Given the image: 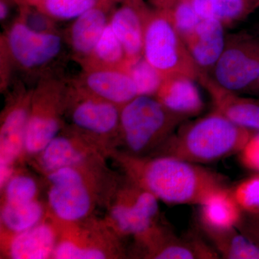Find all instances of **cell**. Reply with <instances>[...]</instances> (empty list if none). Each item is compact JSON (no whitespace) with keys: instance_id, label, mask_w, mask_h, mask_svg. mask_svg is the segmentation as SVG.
<instances>
[{"instance_id":"36","label":"cell","mask_w":259,"mask_h":259,"mask_svg":"<svg viewBox=\"0 0 259 259\" xmlns=\"http://www.w3.org/2000/svg\"><path fill=\"white\" fill-rule=\"evenodd\" d=\"M247 93L252 94V95H257V96L259 97V77L258 79L256 80V81L252 85L251 88L248 90Z\"/></svg>"},{"instance_id":"31","label":"cell","mask_w":259,"mask_h":259,"mask_svg":"<svg viewBox=\"0 0 259 259\" xmlns=\"http://www.w3.org/2000/svg\"><path fill=\"white\" fill-rule=\"evenodd\" d=\"M167 10L174 26L183 40L195 30L202 19L196 13L190 0H179Z\"/></svg>"},{"instance_id":"16","label":"cell","mask_w":259,"mask_h":259,"mask_svg":"<svg viewBox=\"0 0 259 259\" xmlns=\"http://www.w3.org/2000/svg\"><path fill=\"white\" fill-rule=\"evenodd\" d=\"M71 83L120 107L139 96L134 80L125 69H83Z\"/></svg>"},{"instance_id":"21","label":"cell","mask_w":259,"mask_h":259,"mask_svg":"<svg viewBox=\"0 0 259 259\" xmlns=\"http://www.w3.org/2000/svg\"><path fill=\"white\" fill-rule=\"evenodd\" d=\"M155 97L168 110L186 120L198 115L204 107L195 80L183 75L164 78Z\"/></svg>"},{"instance_id":"35","label":"cell","mask_w":259,"mask_h":259,"mask_svg":"<svg viewBox=\"0 0 259 259\" xmlns=\"http://www.w3.org/2000/svg\"><path fill=\"white\" fill-rule=\"evenodd\" d=\"M10 0H0V20L4 22L8 20L9 17L10 8L9 5Z\"/></svg>"},{"instance_id":"15","label":"cell","mask_w":259,"mask_h":259,"mask_svg":"<svg viewBox=\"0 0 259 259\" xmlns=\"http://www.w3.org/2000/svg\"><path fill=\"white\" fill-rule=\"evenodd\" d=\"M151 10L146 0H123L112 13L109 23L125 50L126 66L143 57L145 28Z\"/></svg>"},{"instance_id":"1","label":"cell","mask_w":259,"mask_h":259,"mask_svg":"<svg viewBox=\"0 0 259 259\" xmlns=\"http://www.w3.org/2000/svg\"><path fill=\"white\" fill-rule=\"evenodd\" d=\"M110 157L125 176L169 205H199L226 186L216 172L171 156H136L114 150Z\"/></svg>"},{"instance_id":"7","label":"cell","mask_w":259,"mask_h":259,"mask_svg":"<svg viewBox=\"0 0 259 259\" xmlns=\"http://www.w3.org/2000/svg\"><path fill=\"white\" fill-rule=\"evenodd\" d=\"M69 83L66 125L109 156L118 141L121 107Z\"/></svg>"},{"instance_id":"25","label":"cell","mask_w":259,"mask_h":259,"mask_svg":"<svg viewBox=\"0 0 259 259\" xmlns=\"http://www.w3.org/2000/svg\"><path fill=\"white\" fill-rule=\"evenodd\" d=\"M220 256L227 259H259V245L238 228H201Z\"/></svg>"},{"instance_id":"32","label":"cell","mask_w":259,"mask_h":259,"mask_svg":"<svg viewBox=\"0 0 259 259\" xmlns=\"http://www.w3.org/2000/svg\"><path fill=\"white\" fill-rule=\"evenodd\" d=\"M240 162L248 169L259 172V131H255L238 153Z\"/></svg>"},{"instance_id":"20","label":"cell","mask_w":259,"mask_h":259,"mask_svg":"<svg viewBox=\"0 0 259 259\" xmlns=\"http://www.w3.org/2000/svg\"><path fill=\"white\" fill-rule=\"evenodd\" d=\"M225 25L214 19H202L197 28L184 39L194 62L202 74H209L225 49Z\"/></svg>"},{"instance_id":"18","label":"cell","mask_w":259,"mask_h":259,"mask_svg":"<svg viewBox=\"0 0 259 259\" xmlns=\"http://www.w3.org/2000/svg\"><path fill=\"white\" fill-rule=\"evenodd\" d=\"M117 3H105L95 7L74 20L68 30V44L76 61L82 64L100 40Z\"/></svg>"},{"instance_id":"2","label":"cell","mask_w":259,"mask_h":259,"mask_svg":"<svg viewBox=\"0 0 259 259\" xmlns=\"http://www.w3.org/2000/svg\"><path fill=\"white\" fill-rule=\"evenodd\" d=\"M116 178L106 161L66 167L45 175L49 213L59 223L79 222L90 217L105 200Z\"/></svg>"},{"instance_id":"9","label":"cell","mask_w":259,"mask_h":259,"mask_svg":"<svg viewBox=\"0 0 259 259\" xmlns=\"http://www.w3.org/2000/svg\"><path fill=\"white\" fill-rule=\"evenodd\" d=\"M58 223L59 239L52 258H120L127 255L120 237L104 219L93 216L79 222Z\"/></svg>"},{"instance_id":"30","label":"cell","mask_w":259,"mask_h":259,"mask_svg":"<svg viewBox=\"0 0 259 259\" xmlns=\"http://www.w3.org/2000/svg\"><path fill=\"white\" fill-rule=\"evenodd\" d=\"M232 193L245 214H259V172L231 188Z\"/></svg>"},{"instance_id":"12","label":"cell","mask_w":259,"mask_h":259,"mask_svg":"<svg viewBox=\"0 0 259 259\" xmlns=\"http://www.w3.org/2000/svg\"><path fill=\"white\" fill-rule=\"evenodd\" d=\"M32 89L19 88L8 99L0 119V188L23 162Z\"/></svg>"},{"instance_id":"28","label":"cell","mask_w":259,"mask_h":259,"mask_svg":"<svg viewBox=\"0 0 259 259\" xmlns=\"http://www.w3.org/2000/svg\"><path fill=\"white\" fill-rule=\"evenodd\" d=\"M123 0H44L34 8L47 15L53 20H71L105 3L120 4Z\"/></svg>"},{"instance_id":"4","label":"cell","mask_w":259,"mask_h":259,"mask_svg":"<svg viewBox=\"0 0 259 259\" xmlns=\"http://www.w3.org/2000/svg\"><path fill=\"white\" fill-rule=\"evenodd\" d=\"M185 120L168 110L156 97L138 96L121 107L120 131L115 150L132 156H149Z\"/></svg>"},{"instance_id":"6","label":"cell","mask_w":259,"mask_h":259,"mask_svg":"<svg viewBox=\"0 0 259 259\" xmlns=\"http://www.w3.org/2000/svg\"><path fill=\"white\" fill-rule=\"evenodd\" d=\"M116 177L106 200L107 226L121 238L143 236L159 224V200L128 177Z\"/></svg>"},{"instance_id":"22","label":"cell","mask_w":259,"mask_h":259,"mask_svg":"<svg viewBox=\"0 0 259 259\" xmlns=\"http://www.w3.org/2000/svg\"><path fill=\"white\" fill-rule=\"evenodd\" d=\"M199 206V221L201 228L214 230L238 228L244 212L237 203L231 188L218 189Z\"/></svg>"},{"instance_id":"24","label":"cell","mask_w":259,"mask_h":259,"mask_svg":"<svg viewBox=\"0 0 259 259\" xmlns=\"http://www.w3.org/2000/svg\"><path fill=\"white\" fill-rule=\"evenodd\" d=\"M203 19H214L225 26L245 20L259 8V0H190Z\"/></svg>"},{"instance_id":"8","label":"cell","mask_w":259,"mask_h":259,"mask_svg":"<svg viewBox=\"0 0 259 259\" xmlns=\"http://www.w3.org/2000/svg\"><path fill=\"white\" fill-rule=\"evenodd\" d=\"M143 56L164 78L183 75L199 82L202 75L167 10L152 8L148 15Z\"/></svg>"},{"instance_id":"33","label":"cell","mask_w":259,"mask_h":259,"mask_svg":"<svg viewBox=\"0 0 259 259\" xmlns=\"http://www.w3.org/2000/svg\"><path fill=\"white\" fill-rule=\"evenodd\" d=\"M241 233L259 245V214H245L241 226L238 228Z\"/></svg>"},{"instance_id":"13","label":"cell","mask_w":259,"mask_h":259,"mask_svg":"<svg viewBox=\"0 0 259 259\" xmlns=\"http://www.w3.org/2000/svg\"><path fill=\"white\" fill-rule=\"evenodd\" d=\"M107 157L98 146L66 125L32 160L37 171L45 176L66 167L106 161Z\"/></svg>"},{"instance_id":"10","label":"cell","mask_w":259,"mask_h":259,"mask_svg":"<svg viewBox=\"0 0 259 259\" xmlns=\"http://www.w3.org/2000/svg\"><path fill=\"white\" fill-rule=\"evenodd\" d=\"M209 75L221 88L247 93L259 77V30L228 35L224 50Z\"/></svg>"},{"instance_id":"23","label":"cell","mask_w":259,"mask_h":259,"mask_svg":"<svg viewBox=\"0 0 259 259\" xmlns=\"http://www.w3.org/2000/svg\"><path fill=\"white\" fill-rule=\"evenodd\" d=\"M49 214L47 202L38 199L24 203H1L2 238L33 228Z\"/></svg>"},{"instance_id":"39","label":"cell","mask_w":259,"mask_h":259,"mask_svg":"<svg viewBox=\"0 0 259 259\" xmlns=\"http://www.w3.org/2000/svg\"><path fill=\"white\" fill-rule=\"evenodd\" d=\"M256 28H257V29H258V30H259V25H257V26H256Z\"/></svg>"},{"instance_id":"27","label":"cell","mask_w":259,"mask_h":259,"mask_svg":"<svg viewBox=\"0 0 259 259\" xmlns=\"http://www.w3.org/2000/svg\"><path fill=\"white\" fill-rule=\"evenodd\" d=\"M42 185L30 172L16 168L1 188V203L15 204L40 199Z\"/></svg>"},{"instance_id":"38","label":"cell","mask_w":259,"mask_h":259,"mask_svg":"<svg viewBox=\"0 0 259 259\" xmlns=\"http://www.w3.org/2000/svg\"><path fill=\"white\" fill-rule=\"evenodd\" d=\"M11 1L15 3V4L18 5L19 8L25 6V1H24V0H11Z\"/></svg>"},{"instance_id":"3","label":"cell","mask_w":259,"mask_h":259,"mask_svg":"<svg viewBox=\"0 0 259 259\" xmlns=\"http://www.w3.org/2000/svg\"><path fill=\"white\" fill-rule=\"evenodd\" d=\"M182 124L151 155L171 156L199 165L212 163L238 154L255 132L236 125L214 110Z\"/></svg>"},{"instance_id":"5","label":"cell","mask_w":259,"mask_h":259,"mask_svg":"<svg viewBox=\"0 0 259 259\" xmlns=\"http://www.w3.org/2000/svg\"><path fill=\"white\" fill-rule=\"evenodd\" d=\"M69 82L49 74L32 88L23 162L31 161L66 126Z\"/></svg>"},{"instance_id":"37","label":"cell","mask_w":259,"mask_h":259,"mask_svg":"<svg viewBox=\"0 0 259 259\" xmlns=\"http://www.w3.org/2000/svg\"><path fill=\"white\" fill-rule=\"evenodd\" d=\"M24 1H25V6L28 5L30 7H36L44 0H24Z\"/></svg>"},{"instance_id":"29","label":"cell","mask_w":259,"mask_h":259,"mask_svg":"<svg viewBox=\"0 0 259 259\" xmlns=\"http://www.w3.org/2000/svg\"><path fill=\"white\" fill-rule=\"evenodd\" d=\"M125 69L134 80L139 96H156L164 77L144 56L127 65Z\"/></svg>"},{"instance_id":"19","label":"cell","mask_w":259,"mask_h":259,"mask_svg":"<svg viewBox=\"0 0 259 259\" xmlns=\"http://www.w3.org/2000/svg\"><path fill=\"white\" fill-rule=\"evenodd\" d=\"M199 82L210 96L214 111L240 127L259 131V100L221 88L209 74H202Z\"/></svg>"},{"instance_id":"34","label":"cell","mask_w":259,"mask_h":259,"mask_svg":"<svg viewBox=\"0 0 259 259\" xmlns=\"http://www.w3.org/2000/svg\"><path fill=\"white\" fill-rule=\"evenodd\" d=\"M150 6L155 9H169L179 0H146Z\"/></svg>"},{"instance_id":"14","label":"cell","mask_w":259,"mask_h":259,"mask_svg":"<svg viewBox=\"0 0 259 259\" xmlns=\"http://www.w3.org/2000/svg\"><path fill=\"white\" fill-rule=\"evenodd\" d=\"M137 256L152 259H214L220 255L212 245L192 234L180 237L166 226L158 224L144 236L136 238Z\"/></svg>"},{"instance_id":"11","label":"cell","mask_w":259,"mask_h":259,"mask_svg":"<svg viewBox=\"0 0 259 259\" xmlns=\"http://www.w3.org/2000/svg\"><path fill=\"white\" fill-rule=\"evenodd\" d=\"M64 41L57 32L32 30L19 15L1 39L10 61L25 71L42 70L60 55Z\"/></svg>"},{"instance_id":"26","label":"cell","mask_w":259,"mask_h":259,"mask_svg":"<svg viewBox=\"0 0 259 259\" xmlns=\"http://www.w3.org/2000/svg\"><path fill=\"white\" fill-rule=\"evenodd\" d=\"M127 59L120 40L110 23L93 52L81 65L83 69H125Z\"/></svg>"},{"instance_id":"17","label":"cell","mask_w":259,"mask_h":259,"mask_svg":"<svg viewBox=\"0 0 259 259\" xmlns=\"http://www.w3.org/2000/svg\"><path fill=\"white\" fill-rule=\"evenodd\" d=\"M59 234V223L49 213L44 221L33 228L2 238V246L5 256L9 258H52Z\"/></svg>"}]
</instances>
